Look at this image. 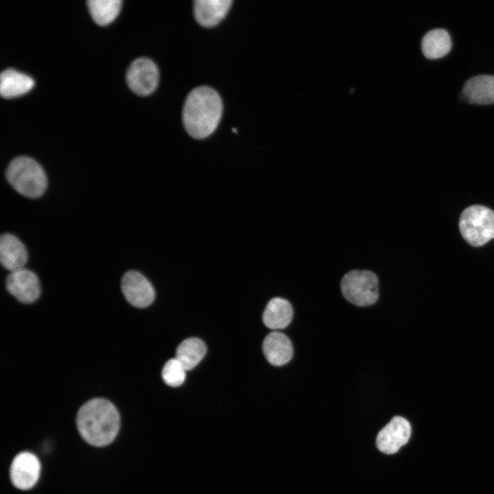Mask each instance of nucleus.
Returning <instances> with one entry per match:
<instances>
[{"mask_svg": "<svg viewBox=\"0 0 494 494\" xmlns=\"http://www.w3.org/2000/svg\"><path fill=\"white\" fill-rule=\"evenodd\" d=\"M222 112L223 104L217 92L209 86H198L186 97L183 108V123L191 137L204 139L215 130Z\"/></svg>", "mask_w": 494, "mask_h": 494, "instance_id": "obj_1", "label": "nucleus"}, {"mask_svg": "<svg viewBox=\"0 0 494 494\" xmlns=\"http://www.w3.org/2000/svg\"><path fill=\"white\" fill-rule=\"evenodd\" d=\"M77 425L87 443L102 447L110 444L116 437L119 430L120 417L111 402L96 398L88 401L80 408Z\"/></svg>", "mask_w": 494, "mask_h": 494, "instance_id": "obj_2", "label": "nucleus"}, {"mask_svg": "<svg viewBox=\"0 0 494 494\" xmlns=\"http://www.w3.org/2000/svg\"><path fill=\"white\" fill-rule=\"evenodd\" d=\"M5 176L10 185L27 198L41 196L47 187V178L43 168L28 156L13 158L7 167Z\"/></svg>", "mask_w": 494, "mask_h": 494, "instance_id": "obj_3", "label": "nucleus"}, {"mask_svg": "<svg viewBox=\"0 0 494 494\" xmlns=\"http://www.w3.org/2000/svg\"><path fill=\"white\" fill-rule=\"evenodd\" d=\"M459 228L469 244L483 246L494 238V211L481 205L469 207L460 215Z\"/></svg>", "mask_w": 494, "mask_h": 494, "instance_id": "obj_4", "label": "nucleus"}, {"mask_svg": "<svg viewBox=\"0 0 494 494\" xmlns=\"http://www.w3.org/2000/svg\"><path fill=\"white\" fill-rule=\"evenodd\" d=\"M340 288L343 296L357 306L370 305L378 299V279L369 270H354L347 272L341 280Z\"/></svg>", "mask_w": 494, "mask_h": 494, "instance_id": "obj_5", "label": "nucleus"}, {"mask_svg": "<svg viewBox=\"0 0 494 494\" xmlns=\"http://www.w3.org/2000/svg\"><path fill=\"white\" fill-rule=\"evenodd\" d=\"M126 78L128 85L134 93L146 96L153 93L158 86V69L152 60L140 57L130 64Z\"/></svg>", "mask_w": 494, "mask_h": 494, "instance_id": "obj_6", "label": "nucleus"}, {"mask_svg": "<svg viewBox=\"0 0 494 494\" xmlns=\"http://www.w3.org/2000/svg\"><path fill=\"white\" fill-rule=\"evenodd\" d=\"M411 436V425L403 417L396 416L384 426L376 438L377 449L386 454H393L405 445Z\"/></svg>", "mask_w": 494, "mask_h": 494, "instance_id": "obj_7", "label": "nucleus"}, {"mask_svg": "<svg viewBox=\"0 0 494 494\" xmlns=\"http://www.w3.org/2000/svg\"><path fill=\"white\" fill-rule=\"evenodd\" d=\"M121 287L126 300L136 307H146L154 300L155 292L152 284L137 271L127 272L122 277Z\"/></svg>", "mask_w": 494, "mask_h": 494, "instance_id": "obj_8", "label": "nucleus"}, {"mask_svg": "<svg viewBox=\"0 0 494 494\" xmlns=\"http://www.w3.org/2000/svg\"><path fill=\"white\" fill-rule=\"evenodd\" d=\"M5 285L8 291L23 303H32L40 295L38 278L32 271L24 268L11 272Z\"/></svg>", "mask_w": 494, "mask_h": 494, "instance_id": "obj_9", "label": "nucleus"}, {"mask_svg": "<svg viewBox=\"0 0 494 494\" xmlns=\"http://www.w3.org/2000/svg\"><path fill=\"white\" fill-rule=\"evenodd\" d=\"M40 465L37 457L32 453L24 451L13 460L10 468L12 484L18 489H31L37 482Z\"/></svg>", "mask_w": 494, "mask_h": 494, "instance_id": "obj_10", "label": "nucleus"}, {"mask_svg": "<svg viewBox=\"0 0 494 494\" xmlns=\"http://www.w3.org/2000/svg\"><path fill=\"white\" fill-rule=\"evenodd\" d=\"M462 94L472 104H494V75L481 74L470 78L463 85Z\"/></svg>", "mask_w": 494, "mask_h": 494, "instance_id": "obj_11", "label": "nucleus"}, {"mask_svg": "<svg viewBox=\"0 0 494 494\" xmlns=\"http://www.w3.org/2000/svg\"><path fill=\"white\" fill-rule=\"evenodd\" d=\"M0 261L10 272L23 268L27 261V249L16 237L4 233L0 239Z\"/></svg>", "mask_w": 494, "mask_h": 494, "instance_id": "obj_12", "label": "nucleus"}, {"mask_svg": "<svg viewBox=\"0 0 494 494\" xmlns=\"http://www.w3.org/2000/svg\"><path fill=\"white\" fill-rule=\"evenodd\" d=\"M263 352L269 363L279 366L292 359L293 347L290 340L284 333L272 331L263 342Z\"/></svg>", "mask_w": 494, "mask_h": 494, "instance_id": "obj_13", "label": "nucleus"}, {"mask_svg": "<svg viewBox=\"0 0 494 494\" xmlns=\"http://www.w3.org/2000/svg\"><path fill=\"white\" fill-rule=\"evenodd\" d=\"M232 3L231 0H196L193 1L195 18L203 27H213L226 16Z\"/></svg>", "mask_w": 494, "mask_h": 494, "instance_id": "obj_14", "label": "nucleus"}, {"mask_svg": "<svg viewBox=\"0 0 494 494\" xmlns=\"http://www.w3.org/2000/svg\"><path fill=\"white\" fill-rule=\"evenodd\" d=\"M292 316L291 304L284 298L276 297L267 304L263 314V322L269 329H281L290 323Z\"/></svg>", "mask_w": 494, "mask_h": 494, "instance_id": "obj_15", "label": "nucleus"}, {"mask_svg": "<svg viewBox=\"0 0 494 494\" xmlns=\"http://www.w3.org/2000/svg\"><path fill=\"white\" fill-rule=\"evenodd\" d=\"M451 39L449 32L444 28H434L423 36L421 50L428 59L440 58L447 55L451 48Z\"/></svg>", "mask_w": 494, "mask_h": 494, "instance_id": "obj_16", "label": "nucleus"}, {"mask_svg": "<svg viewBox=\"0 0 494 494\" xmlns=\"http://www.w3.org/2000/svg\"><path fill=\"white\" fill-rule=\"evenodd\" d=\"M34 85L31 77L11 68L3 70L0 75V93L5 98L23 95Z\"/></svg>", "mask_w": 494, "mask_h": 494, "instance_id": "obj_17", "label": "nucleus"}, {"mask_svg": "<svg viewBox=\"0 0 494 494\" xmlns=\"http://www.w3.org/2000/svg\"><path fill=\"white\" fill-rule=\"evenodd\" d=\"M207 352L204 342L198 338L184 340L177 347L176 357L186 370L196 367L203 359Z\"/></svg>", "mask_w": 494, "mask_h": 494, "instance_id": "obj_18", "label": "nucleus"}, {"mask_svg": "<svg viewBox=\"0 0 494 494\" xmlns=\"http://www.w3.org/2000/svg\"><path fill=\"white\" fill-rule=\"evenodd\" d=\"M87 6L93 19L100 25L113 21L121 7L120 0H89Z\"/></svg>", "mask_w": 494, "mask_h": 494, "instance_id": "obj_19", "label": "nucleus"}, {"mask_svg": "<svg viewBox=\"0 0 494 494\" xmlns=\"http://www.w3.org/2000/svg\"><path fill=\"white\" fill-rule=\"evenodd\" d=\"M186 371L184 366L176 358H172L165 364L161 375L167 385L172 387H178L184 382Z\"/></svg>", "mask_w": 494, "mask_h": 494, "instance_id": "obj_20", "label": "nucleus"}, {"mask_svg": "<svg viewBox=\"0 0 494 494\" xmlns=\"http://www.w3.org/2000/svg\"><path fill=\"white\" fill-rule=\"evenodd\" d=\"M233 132H235V133H237V129H235V128H233Z\"/></svg>", "mask_w": 494, "mask_h": 494, "instance_id": "obj_21", "label": "nucleus"}]
</instances>
